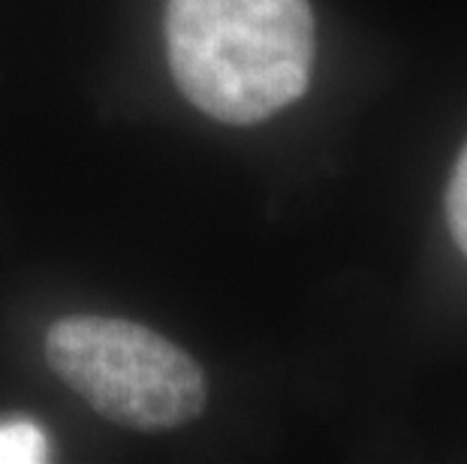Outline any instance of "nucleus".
Wrapping results in <instances>:
<instances>
[{
	"label": "nucleus",
	"instance_id": "nucleus-1",
	"mask_svg": "<svg viewBox=\"0 0 467 464\" xmlns=\"http://www.w3.org/2000/svg\"><path fill=\"white\" fill-rule=\"evenodd\" d=\"M163 27L178 91L214 121H265L307 91V0H166Z\"/></svg>",
	"mask_w": 467,
	"mask_h": 464
},
{
	"label": "nucleus",
	"instance_id": "nucleus-2",
	"mask_svg": "<svg viewBox=\"0 0 467 464\" xmlns=\"http://www.w3.org/2000/svg\"><path fill=\"white\" fill-rule=\"evenodd\" d=\"M46 362L100 417L127 428L187 426L208 401L205 374L191 353L130 320H57L46 332Z\"/></svg>",
	"mask_w": 467,
	"mask_h": 464
},
{
	"label": "nucleus",
	"instance_id": "nucleus-3",
	"mask_svg": "<svg viewBox=\"0 0 467 464\" xmlns=\"http://www.w3.org/2000/svg\"><path fill=\"white\" fill-rule=\"evenodd\" d=\"M52 459L48 434L34 422H0V464H43Z\"/></svg>",
	"mask_w": 467,
	"mask_h": 464
},
{
	"label": "nucleus",
	"instance_id": "nucleus-4",
	"mask_svg": "<svg viewBox=\"0 0 467 464\" xmlns=\"http://www.w3.org/2000/svg\"><path fill=\"white\" fill-rule=\"evenodd\" d=\"M446 217H450V230L455 244L467 256V145L455 163L450 191H446Z\"/></svg>",
	"mask_w": 467,
	"mask_h": 464
}]
</instances>
